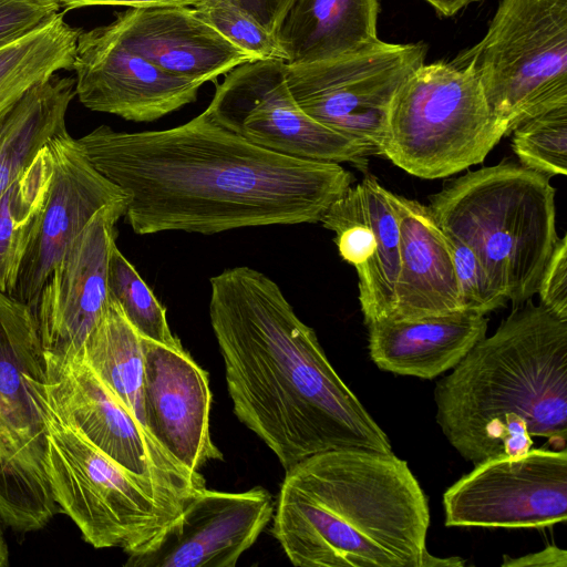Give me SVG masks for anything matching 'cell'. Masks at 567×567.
<instances>
[{
    "mask_svg": "<svg viewBox=\"0 0 567 567\" xmlns=\"http://www.w3.org/2000/svg\"><path fill=\"white\" fill-rule=\"evenodd\" d=\"M45 379L35 311L0 290V517L22 533L58 511L40 396Z\"/></svg>",
    "mask_w": 567,
    "mask_h": 567,
    "instance_id": "8",
    "label": "cell"
},
{
    "mask_svg": "<svg viewBox=\"0 0 567 567\" xmlns=\"http://www.w3.org/2000/svg\"><path fill=\"white\" fill-rule=\"evenodd\" d=\"M485 315L457 311L367 324L374 364L400 375L432 380L452 370L486 336Z\"/></svg>",
    "mask_w": 567,
    "mask_h": 567,
    "instance_id": "22",
    "label": "cell"
},
{
    "mask_svg": "<svg viewBox=\"0 0 567 567\" xmlns=\"http://www.w3.org/2000/svg\"><path fill=\"white\" fill-rule=\"evenodd\" d=\"M81 30L68 24L58 12L28 34L0 48V115L56 71L73 69Z\"/></svg>",
    "mask_w": 567,
    "mask_h": 567,
    "instance_id": "25",
    "label": "cell"
},
{
    "mask_svg": "<svg viewBox=\"0 0 567 567\" xmlns=\"http://www.w3.org/2000/svg\"><path fill=\"white\" fill-rule=\"evenodd\" d=\"M209 284V319L234 413L285 472L334 449L392 452L385 432L272 279L238 266Z\"/></svg>",
    "mask_w": 567,
    "mask_h": 567,
    "instance_id": "2",
    "label": "cell"
},
{
    "mask_svg": "<svg viewBox=\"0 0 567 567\" xmlns=\"http://www.w3.org/2000/svg\"><path fill=\"white\" fill-rule=\"evenodd\" d=\"M502 566L508 567H566L567 553L557 546L550 545L537 553L518 558L506 557Z\"/></svg>",
    "mask_w": 567,
    "mask_h": 567,
    "instance_id": "36",
    "label": "cell"
},
{
    "mask_svg": "<svg viewBox=\"0 0 567 567\" xmlns=\"http://www.w3.org/2000/svg\"><path fill=\"white\" fill-rule=\"evenodd\" d=\"M390 190L367 175L324 212L319 223L336 234L340 257L357 270L365 326L390 319L400 262V231Z\"/></svg>",
    "mask_w": 567,
    "mask_h": 567,
    "instance_id": "19",
    "label": "cell"
},
{
    "mask_svg": "<svg viewBox=\"0 0 567 567\" xmlns=\"http://www.w3.org/2000/svg\"><path fill=\"white\" fill-rule=\"evenodd\" d=\"M378 0H295L277 40L286 64L337 59L380 41Z\"/></svg>",
    "mask_w": 567,
    "mask_h": 567,
    "instance_id": "23",
    "label": "cell"
},
{
    "mask_svg": "<svg viewBox=\"0 0 567 567\" xmlns=\"http://www.w3.org/2000/svg\"><path fill=\"white\" fill-rule=\"evenodd\" d=\"M272 536L299 567H426L427 498L393 452L310 455L286 471Z\"/></svg>",
    "mask_w": 567,
    "mask_h": 567,
    "instance_id": "3",
    "label": "cell"
},
{
    "mask_svg": "<svg viewBox=\"0 0 567 567\" xmlns=\"http://www.w3.org/2000/svg\"><path fill=\"white\" fill-rule=\"evenodd\" d=\"M447 527L542 528L567 519V450L530 449L475 465L443 494Z\"/></svg>",
    "mask_w": 567,
    "mask_h": 567,
    "instance_id": "13",
    "label": "cell"
},
{
    "mask_svg": "<svg viewBox=\"0 0 567 567\" xmlns=\"http://www.w3.org/2000/svg\"><path fill=\"white\" fill-rule=\"evenodd\" d=\"M9 565V548L2 534L0 526V567Z\"/></svg>",
    "mask_w": 567,
    "mask_h": 567,
    "instance_id": "38",
    "label": "cell"
},
{
    "mask_svg": "<svg viewBox=\"0 0 567 567\" xmlns=\"http://www.w3.org/2000/svg\"><path fill=\"white\" fill-rule=\"evenodd\" d=\"M38 1H41V2H44V3H52V4H56L61 8V3H62V0H38Z\"/></svg>",
    "mask_w": 567,
    "mask_h": 567,
    "instance_id": "39",
    "label": "cell"
},
{
    "mask_svg": "<svg viewBox=\"0 0 567 567\" xmlns=\"http://www.w3.org/2000/svg\"><path fill=\"white\" fill-rule=\"evenodd\" d=\"M127 200L101 208L74 238L43 285L35 316L44 353L54 357L81 352L105 315L109 260L116 223Z\"/></svg>",
    "mask_w": 567,
    "mask_h": 567,
    "instance_id": "14",
    "label": "cell"
},
{
    "mask_svg": "<svg viewBox=\"0 0 567 567\" xmlns=\"http://www.w3.org/2000/svg\"><path fill=\"white\" fill-rule=\"evenodd\" d=\"M51 176L52 155L45 145L0 197V290L8 295L42 214Z\"/></svg>",
    "mask_w": 567,
    "mask_h": 567,
    "instance_id": "27",
    "label": "cell"
},
{
    "mask_svg": "<svg viewBox=\"0 0 567 567\" xmlns=\"http://www.w3.org/2000/svg\"><path fill=\"white\" fill-rule=\"evenodd\" d=\"M506 136L470 65H421L395 93L378 155L406 173L442 178L484 162Z\"/></svg>",
    "mask_w": 567,
    "mask_h": 567,
    "instance_id": "7",
    "label": "cell"
},
{
    "mask_svg": "<svg viewBox=\"0 0 567 567\" xmlns=\"http://www.w3.org/2000/svg\"><path fill=\"white\" fill-rule=\"evenodd\" d=\"M537 293L540 303L567 318V236L557 239L542 274Z\"/></svg>",
    "mask_w": 567,
    "mask_h": 567,
    "instance_id": "33",
    "label": "cell"
},
{
    "mask_svg": "<svg viewBox=\"0 0 567 567\" xmlns=\"http://www.w3.org/2000/svg\"><path fill=\"white\" fill-rule=\"evenodd\" d=\"M555 193L549 177L502 162L450 181L429 207L442 230L470 247L517 306L537 293L558 239Z\"/></svg>",
    "mask_w": 567,
    "mask_h": 567,
    "instance_id": "5",
    "label": "cell"
},
{
    "mask_svg": "<svg viewBox=\"0 0 567 567\" xmlns=\"http://www.w3.org/2000/svg\"><path fill=\"white\" fill-rule=\"evenodd\" d=\"M424 44H375L337 59L286 64L288 87L318 123L378 154L393 97L425 62Z\"/></svg>",
    "mask_w": 567,
    "mask_h": 567,
    "instance_id": "10",
    "label": "cell"
},
{
    "mask_svg": "<svg viewBox=\"0 0 567 567\" xmlns=\"http://www.w3.org/2000/svg\"><path fill=\"white\" fill-rule=\"evenodd\" d=\"M45 357V394L56 414L128 472L186 503L206 487L176 462L123 406L81 357Z\"/></svg>",
    "mask_w": 567,
    "mask_h": 567,
    "instance_id": "12",
    "label": "cell"
},
{
    "mask_svg": "<svg viewBox=\"0 0 567 567\" xmlns=\"http://www.w3.org/2000/svg\"><path fill=\"white\" fill-rule=\"evenodd\" d=\"M443 17H452L471 3L482 0H425Z\"/></svg>",
    "mask_w": 567,
    "mask_h": 567,
    "instance_id": "37",
    "label": "cell"
},
{
    "mask_svg": "<svg viewBox=\"0 0 567 567\" xmlns=\"http://www.w3.org/2000/svg\"><path fill=\"white\" fill-rule=\"evenodd\" d=\"M72 70L85 107L133 122H153L195 102L203 86L161 70L103 25L81 30Z\"/></svg>",
    "mask_w": 567,
    "mask_h": 567,
    "instance_id": "17",
    "label": "cell"
},
{
    "mask_svg": "<svg viewBox=\"0 0 567 567\" xmlns=\"http://www.w3.org/2000/svg\"><path fill=\"white\" fill-rule=\"evenodd\" d=\"M142 349L145 427L176 462L200 473L223 460L210 436L208 374L183 347L142 337Z\"/></svg>",
    "mask_w": 567,
    "mask_h": 567,
    "instance_id": "18",
    "label": "cell"
},
{
    "mask_svg": "<svg viewBox=\"0 0 567 567\" xmlns=\"http://www.w3.org/2000/svg\"><path fill=\"white\" fill-rule=\"evenodd\" d=\"M276 38L295 0H235Z\"/></svg>",
    "mask_w": 567,
    "mask_h": 567,
    "instance_id": "34",
    "label": "cell"
},
{
    "mask_svg": "<svg viewBox=\"0 0 567 567\" xmlns=\"http://www.w3.org/2000/svg\"><path fill=\"white\" fill-rule=\"evenodd\" d=\"M226 40L256 60H279L286 55L277 38L235 0H204L193 7Z\"/></svg>",
    "mask_w": 567,
    "mask_h": 567,
    "instance_id": "30",
    "label": "cell"
},
{
    "mask_svg": "<svg viewBox=\"0 0 567 567\" xmlns=\"http://www.w3.org/2000/svg\"><path fill=\"white\" fill-rule=\"evenodd\" d=\"M513 151L526 168L547 177L567 174V104L539 113L513 132Z\"/></svg>",
    "mask_w": 567,
    "mask_h": 567,
    "instance_id": "29",
    "label": "cell"
},
{
    "mask_svg": "<svg viewBox=\"0 0 567 567\" xmlns=\"http://www.w3.org/2000/svg\"><path fill=\"white\" fill-rule=\"evenodd\" d=\"M48 474L55 503L95 548L147 550L181 515L184 502L159 485L120 466L49 404Z\"/></svg>",
    "mask_w": 567,
    "mask_h": 567,
    "instance_id": "6",
    "label": "cell"
},
{
    "mask_svg": "<svg viewBox=\"0 0 567 567\" xmlns=\"http://www.w3.org/2000/svg\"><path fill=\"white\" fill-rule=\"evenodd\" d=\"M271 494L210 491L189 498L181 515L145 551L128 555L133 567H234L270 522Z\"/></svg>",
    "mask_w": 567,
    "mask_h": 567,
    "instance_id": "16",
    "label": "cell"
},
{
    "mask_svg": "<svg viewBox=\"0 0 567 567\" xmlns=\"http://www.w3.org/2000/svg\"><path fill=\"white\" fill-rule=\"evenodd\" d=\"M104 29L161 70L203 84L250 61L193 7L130 8Z\"/></svg>",
    "mask_w": 567,
    "mask_h": 567,
    "instance_id": "20",
    "label": "cell"
},
{
    "mask_svg": "<svg viewBox=\"0 0 567 567\" xmlns=\"http://www.w3.org/2000/svg\"><path fill=\"white\" fill-rule=\"evenodd\" d=\"M59 9L38 0H0V48L40 27Z\"/></svg>",
    "mask_w": 567,
    "mask_h": 567,
    "instance_id": "32",
    "label": "cell"
},
{
    "mask_svg": "<svg viewBox=\"0 0 567 567\" xmlns=\"http://www.w3.org/2000/svg\"><path fill=\"white\" fill-rule=\"evenodd\" d=\"M107 289L110 298L116 302L143 338L169 347H183L171 331L166 308L157 300L116 244L109 260Z\"/></svg>",
    "mask_w": 567,
    "mask_h": 567,
    "instance_id": "28",
    "label": "cell"
},
{
    "mask_svg": "<svg viewBox=\"0 0 567 567\" xmlns=\"http://www.w3.org/2000/svg\"><path fill=\"white\" fill-rule=\"evenodd\" d=\"M436 422L474 465L524 454L534 436L567 450V318L514 306L434 388Z\"/></svg>",
    "mask_w": 567,
    "mask_h": 567,
    "instance_id": "4",
    "label": "cell"
},
{
    "mask_svg": "<svg viewBox=\"0 0 567 567\" xmlns=\"http://www.w3.org/2000/svg\"><path fill=\"white\" fill-rule=\"evenodd\" d=\"M78 140L93 167L126 193L123 217L137 235L315 224L353 183L339 163L266 150L206 111L171 128L101 125Z\"/></svg>",
    "mask_w": 567,
    "mask_h": 567,
    "instance_id": "1",
    "label": "cell"
},
{
    "mask_svg": "<svg viewBox=\"0 0 567 567\" xmlns=\"http://www.w3.org/2000/svg\"><path fill=\"white\" fill-rule=\"evenodd\" d=\"M476 73L506 136L567 104V0H501L487 32L457 54Z\"/></svg>",
    "mask_w": 567,
    "mask_h": 567,
    "instance_id": "9",
    "label": "cell"
},
{
    "mask_svg": "<svg viewBox=\"0 0 567 567\" xmlns=\"http://www.w3.org/2000/svg\"><path fill=\"white\" fill-rule=\"evenodd\" d=\"M80 354L146 430L142 337L111 298L105 315Z\"/></svg>",
    "mask_w": 567,
    "mask_h": 567,
    "instance_id": "26",
    "label": "cell"
},
{
    "mask_svg": "<svg viewBox=\"0 0 567 567\" xmlns=\"http://www.w3.org/2000/svg\"><path fill=\"white\" fill-rule=\"evenodd\" d=\"M204 0H62L68 10L86 6H123L128 8L195 7Z\"/></svg>",
    "mask_w": 567,
    "mask_h": 567,
    "instance_id": "35",
    "label": "cell"
},
{
    "mask_svg": "<svg viewBox=\"0 0 567 567\" xmlns=\"http://www.w3.org/2000/svg\"><path fill=\"white\" fill-rule=\"evenodd\" d=\"M400 231L394 308L388 320L463 311L447 237L430 207L390 190Z\"/></svg>",
    "mask_w": 567,
    "mask_h": 567,
    "instance_id": "21",
    "label": "cell"
},
{
    "mask_svg": "<svg viewBox=\"0 0 567 567\" xmlns=\"http://www.w3.org/2000/svg\"><path fill=\"white\" fill-rule=\"evenodd\" d=\"M285 69L279 60L234 68L216 84L205 111L220 126L266 150L365 169L372 151L308 116L288 87Z\"/></svg>",
    "mask_w": 567,
    "mask_h": 567,
    "instance_id": "11",
    "label": "cell"
},
{
    "mask_svg": "<svg viewBox=\"0 0 567 567\" xmlns=\"http://www.w3.org/2000/svg\"><path fill=\"white\" fill-rule=\"evenodd\" d=\"M75 95V79L54 74L0 115V197L39 151L66 130V111Z\"/></svg>",
    "mask_w": 567,
    "mask_h": 567,
    "instance_id": "24",
    "label": "cell"
},
{
    "mask_svg": "<svg viewBox=\"0 0 567 567\" xmlns=\"http://www.w3.org/2000/svg\"><path fill=\"white\" fill-rule=\"evenodd\" d=\"M52 176L42 214L22 258L11 296L34 311L40 291L74 238L103 207L126 193L97 172L66 130L48 143Z\"/></svg>",
    "mask_w": 567,
    "mask_h": 567,
    "instance_id": "15",
    "label": "cell"
},
{
    "mask_svg": "<svg viewBox=\"0 0 567 567\" xmlns=\"http://www.w3.org/2000/svg\"><path fill=\"white\" fill-rule=\"evenodd\" d=\"M456 272L463 308L481 315L504 307L508 301L495 286L474 251L445 233Z\"/></svg>",
    "mask_w": 567,
    "mask_h": 567,
    "instance_id": "31",
    "label": "cell"
}]
</instances>
